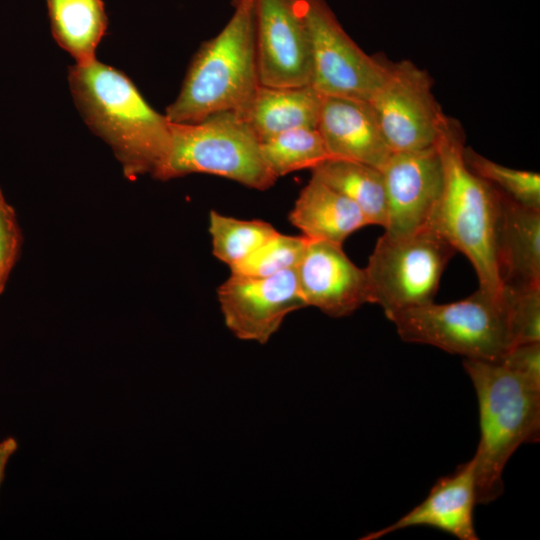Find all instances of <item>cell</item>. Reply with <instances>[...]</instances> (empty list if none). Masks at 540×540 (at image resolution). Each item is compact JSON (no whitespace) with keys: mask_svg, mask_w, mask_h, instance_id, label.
Listing matches in <instances>:
<instances>
[{"mask_svg":"<svg viewBox=\"0 0 540 540\" xmlns=\"http://www.w3.org/2000/svg\"><path fill=\"white\" fill-rule=\"evenodd\" d=\"M17 448V441L13 437H8L0 441V486L5 477L7 463Z\"/></svg>","mask_w":540,"mask_h":540,"instance_id":"83f0119b","label":"cell"},{"mask_svg":"<svg viewBox=\"0 0 540 540\" xmlns=\"http://www.w3.org/2000/svg\"><path fill=\"white\" fill-rule=\"evenodd\" d=\"M289 220L306 238L339 245L369 225L354 202L312 176L300 191Z\"/></svg>","mask_w":540,"mask_h":540,"instance_id":"e0dca14e","label":"cell"},{"mask_svg":"<svg viewBox=\"0 0 540 540\" xmlns=\"http://www.w3.org/2000/svg\"><path fill=\"white\" fill-rule=\"evenodd\" d=\"M295 271L306 306L331 317L350 315L370 303L365 270L347 257L342 245L309 239Z\"/></svg>","mask_w":540,"mask_h":540,"instance_id":"4fadbf2b","label":"cell"},{"mask_svg":"<svg viewBox=\"0 0 540 540\" xmlns=\"http://www.w3.org/2000/svg\"><path fill=\"white\" fill-rule=\"evenodd\" d=\"M503 299L513 346L540 342V285L504 287Z\"/></svg>","mask_w":540,"mask_h":540,"instance_id":"d4e9b609","label":"cell"},{"mask_svg":"<svg viewBox=\"0 0 540 540\" xmlns=\"http://www.w3.org/2000/svg\"><path fill=\"white\" fill-rule=\"evenodd\" d=\"M259 83L271 87L311 85L308 30L296 0H254Z\"/></svg>","mask_w":540,"mask_h":540,"instance_id":"30bf717a","label":"cell"},{"mask_svg":"<svg viewBox=\"0 0 540 540\" xmlns=\"http://www.w3.org/2000/svg\"><path fill=\"white\" fill-rule=\"evenodd\" d=\"M477 505L474 461L460 464L457 469L439 478L426 498L391 525L367 534L363 539L376 540L410 527H430L460 540H478L474 525Z\"/></svg>","mask_w":540,"mask_h":540,"instance_id":"5bb4252c","label":"cell"},{"mask_svg":"<svg viewBox=\"0 0 540 540\" xmlns=\"http://www.w3.org/2000/svg\"><path fill=\"white\" fill-rule=\"evenodd\" d=\"M318 179L354 202L370 224L384 228L387 202L382 171L357 161L329 158L313 168Z\"/></svg>","mask_w":540,"mask_h":540,"instance_id":"ffe728a7","label":"cell"},{"mask_svg":"<svg viewBox=\"0 0 540 540\" xmlns=\"http://www.w3.org/2000/svg\"><path fill=\"white\" fill-rule=\"evenodd\" d=\"M436 146L444 182L428 228L468 258L479 289L502 300L504 288L497 254L499 191L466 165L464 132L456 120L447 116Z\"/></svg>","mask_w":540,"mask_h":540,"instance_id":"7a4b0ae2","label":"cell"},{"mask_svg":"<svg viewBox=\"0 0 540 540\" xmlns=\"http://www.w3.org/2000/svg\"><path fill=\"white\" fill-rule=\"evenodd\" d=\"M499 362L521 375L540 382V342L515 345Z\"/></svg>","mask_w":540,"mask_h":540,"instance_id":"4316f807","label":"cell"},{"mask_svg":"<svg viewBox=\"0 0 540 540\" xmlns=\"http://www.w3.org/2000/svg\"><path fill=\"white\" fill-rule=\"evenodd\" d=\"M388 319L403 341L435 346L465 359L499 362L513 347L504 299L481 289L455 302H431Z\"/></svg>","mask_w":540,"mask_h":540,"instance_id":"8992f818","label":"cell"},{"mask_svg":"<svg viewBox=\"0 0 540 540\" xmlns=\"http://www.w3.org/2000/svg\"><path fill=\"white\" fill-rule=\"evenodd\" d=\"M381 171L387 202L384 233L400 237L428 228L444 182L437 146L392 152Z\"/></svg>","mask_w":540,"mask_h":540,"instance_id":"7c38bea8","label":"cell"},{"mask_svg":"<svg viewBox=\"0 0 540 540\" xmlns=\"http://www.w3.org/2000/svg\"><path fill=\"white\" fill-rule=\"evenodd\" d=\"M324 95L312 85H259L242 117L260 142L298 128H316Z\"/></svg>","mask_w":540,"mask_h":540,"instance_id":"ac0fdd59","label":"cell"},{"mask_svg":"<svg viewBox=\"0 0 540 540\" xmlns=\"http://www.w3.org/2000/svg\"><path fill=\"white\" fill-rule=\"evenodd\" d=\"M455 252L430 228L400 237L384 233L364 268L370 303L380 305L389 318L433 302L442 273Z\"/></svg>","mask_w":540,"mask_h":540,"instance_id":"52a82bcc","label":"cell"},{"mask_svg":"<svg viewBox=\"0 0 540 540\" xmlns=\"http://www.w3.org/2000/svg\"><path fill=\"white\" fill-rule=\"evenodd\" d=\"M464 161L469 169L500 193L528 208L540 210V175L496 163L470 147H465Z\"/></svg>","mask_w":540,"mask_h":540,"instance_id":"603a6c76","label":"cell"},{"mask_svg":"<svg viewBox=\"0 0 540 540\" xmlns=\"http://www.w3.org/2000/svg\"><path fill=\"white\" fill-rule=\"evenodd\" d=\"M311 46V85L324 96L369 101L388 62L368 55L347 34L325 0H296Z\"/></svg>","mask_w":540,"mask_h":540,"instance_id":"ba28073f","label":"cell"},{"mask_svg":"<svg viewBox=\"0 0 540 540\" xmlns=\"http://www.w3.org/2000/svg\"><path fill=\"white\" fill-rule=\"evenodd\" d=\"M276 231L262 220H243L210 212L212 253L229 268L244 260Z\"/></svg>","mask_w":540,"mask_h":540,"instance_id":"7402d4cb","label":"cell"},{"mask_svg":"<svg viewBox=\"0 0 540 540\" xmlns=\"http://www.w3.org/2000/svg\"><path fill=\"white\" fill-rule=\"evenodd\" d=\"M428 72L410 60L387 64L369 102L392 152L435 146L447 115L432 92Z\"/></svg>","mask_w":540,"mask_h":540,"instance_id":"9c48e42d","label":"cell"},{"mask_svg":"<svg viewBox=\"0 0 540 540\" xmlns=\"http://www.w3.org/2000/svg\"><path fill=\"white\" fill-rule=\"evenodd\" d=\"M316 129L330 158L382 169L392 154L369 101L324 96Z\"/></svg>","mask_w":540,"mask_h":540,"instance_id":"9a60e30c","label":"cell"},{"mask_svg":"<svg viewBox=\"0 0 540 540\" xmlns=\"http://www.w3.org/2000/svg\"><path fill=\"white\" fill-rule=\"evenodd\" d=\"M51 32L57 44L78 64L96 59L108 18L102 0H46Z\"/></svg>","mask_w":540,"mask_h":540,"instance_id":"d6986e66","label":"cell"},{"mask_svg":"<svg viewBox=\"0 0 540 540\" xmlns=\"http://www.w3.org/2000/svg\"><path fill=\"white\" fill-rule=\"evenodd\" d=\"M170 132L168 149L152 175L156 179L206 173L257 190L277 180L263 160L260 140L235 112H219L195 123L170 122Z\"/></svg>","mask_w":540,"mask_h":540,"instance_id":"5b68a950","label":"cell"},{"mask_svg":"<svg viewBox=\"0 0 540 540\" xmlns=\"http://www.w3.org/2000/svg\"><path fill=\"white\" fill-rule=\"evenodd\" d=\"M263 160L278 179L289 173L313 169L330 156L316 128H298L260 142Z\"/></svg>","mask_w":540,"mask_h":540,"instance_id":"44dd1931","label":"cell"},{"mask_svg":"<svg viewBox=\"0 0 540 540\" xmlns=\"http://www.w3.org/2000/svg\"><path fill=\"white\" fill-rule=\"evenodd\" d=\"M69 87L84 121L114 151L125 175L153 173L170 142V121L120 70L97 59L70 66Z\"/></svg>","mask_w":540,"mask_h":540,"instance_id":"6da1fadb","label":"cell"},{"mask_svg":"<svg viewBox=\"0 0 540 540\" xmlns=\"http://www.w3.org/2000/svg\"><path fill=\"white\" fill-rule=\"evenodd\" d=\"M21 234L13 208L0 190V294L17 260Z\"/></svg>","mask_w":540,"mask_h":540,"instance_id":"484cf974","label":"cell"},{"mask_svg":"<svg viewBox=\"0 0 540 540\" xmlns=\"http://www.w3.org/2000/svg\"><path fill=\"white\" fill-rule=\"evenodd\" d=\"M499 194L497 254L503 288L540 285V210Z\"/></svg>","mask_w":540,"mask_h":540,"instance_id":"2e32d148","label":"cell"},{"mask_svg":"<svg viewBox=\"0 0 540 540\" xmlns=\"http://www.w3.org/2000/svg\"><path fill=\"white\" fill-rule=\"evenodd\" d=\"M309 239L276 231L249 256L230 267L231 275L266 277L294 269L300 262Z\"/></svg>","mask_w":540,"mask_h":540,"instance_id":"cb8c5ba5","label":"cell"},{"mask_svg":"<svg viewBox=\"0 0 540 540\" xmlns=\"http://www.w3.org/2000/svg\"><path fill=\"white\" fill-rule=\"evenodd\" d=\"M226 25L204 42L188 67L165 116L195 123L231 111L242 116L260 85L255 47L254 0H234Z\"/></svg>","mask_w":540,"mask_h":540,"instance_id":"277c9868","label":"cell"},{"mask_svg":"<svg viewBox=\"0 0 540 540\" xmlns=\"http://www.w3.org/2000/svg\"><path fill=\"white\" fill-rule=\"evenodd\" d=\"M217 295L228 329L259 343H266L289 313L306 307L295 268L266 277L230 274Z\"/></svg>","mask_w":540,"mask_h":540,"instance_id":"8fae6325","label":"cell"},{"mask_svg":"<svg viewBox=\"0 0 540 540\" xmlns=\"http://www.w3.org/2000/svg\"><path fill=\"white\" fill-rule=\"evenodd\" d=\"M478 401L480 438L472 457L477 504L504 492V468L525 443L539 440L540 382L500 362L464 359Z\"/></svg>","mask_w":540,"mask_h":540,"instance_id":"3957f363","label":"cell"}]
</instances>
